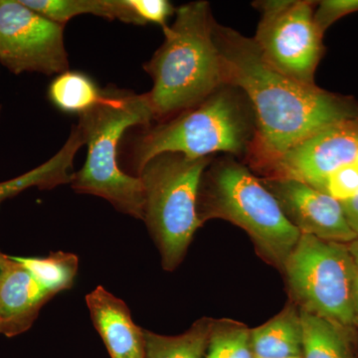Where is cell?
<instances>
[{
    "instance_id": "cell-7",
    "label": "cell",
    "mask_w": 358,
    "mask_h": 358,
    "mask_svg": "<svg viewBox=\"0 0 358 358\" xmlns=\"http://www.w3.org/2000/svg\"><path fill=\"white\" fill-rule=\"evenodd\" d=\"M355 265L346 244L301 234L285 264L289 287L303 310L350 331Z\"/></svg>"
},
{
    "instance_id": "cell-30",
    "label": "cell",
    "mask_w": 358,
    "mask_h": 358,
    "mask_svg": "<svg viewBox=\"0 0 358 358\" xmlns=\"http://www.w3.org/2000/svg\"><path fill=\"white\" fill-rule=\"evenodd\" d=\"M0 110H1V107H0Z\"/></svg>"
},
{
    "instance_id": "cell-22",
    "label": "cell",
    "mask_w": 358,
    "mask_h": 358,
    "mask_svg": "<svg viewBox=\"0 0 358 358\" xmlns=\"http://www.w3.org/2000/svg\"><path fill=\"white\" fill-rule=\"evenodd\" d=\"M128 3L138 25L152 23L162 26V29L166 27L167 20L176 10L167 0H128Z\"/></svg>"
},
{
    "instance_id": "cell-5",
    "label": "cell",
    "mask_w": 358,
    "mask_h": 358,
    "mask_svg": "<svg viewBox=\"0 0 358 358\" xmlns=\"http://www.w3.org/2000/svg\"><path fill=\"white\" fill-rule=\"evenodd\" d=\"M197 214L202 224L220 218L239 226L262 258L282 270L301 234L263 181L234 159L221 160L204 171Z\"/></svg>"
},
{
    "instance_id": "cell-2",
    "label": "cell",
    "mask_w": 358,
    "mask_h": 358,
    "mask_svg": "<svg viewBox=\"0 0 358 358\" xmlns=\"http://www.w3.org/2000/svg\"><path fill=\"white\" fill-rule=\"evenodd\" d=\"M236 92L234 87L223 86L171 119L129 129L120 148V166L138 178L148 160L166 152L190 159L249 152L255 117L250 103Z\"/></svg>"
},
{
    "instance_id": "cell-9",
    "label": "cell",
    "mask_w": 358,
    "mask_h": 358,
    "mask_svg": "<svg viewBox=\"0 0 358 358\" xmlns=\"http://www.w3.org/2000/svg\"><path fill=\"white\" fill-rule=\"evenodd\" d=\"M0 63L14 74L52 76L69 70L64 26L47 20L20 0H0Z\"/></svg>"
},
{
    "instance_id": "cell-4",
    "label": "cell",
    "mask_w": 358,
    "mask_h": 358,
    "mask_svg": "<svg viewBox=\"0 0 358 358\" xmlns=\"http://www.w3.org/2000/svg\"><path fill=\"white\" fill-rule=\"evenodd\" d=\"M154 122L147 93L109 85L93 109L79 115L78 128L88 148L86 162L74 173L71 187L110 202L117 211L143 220L145 192L141 179L120 166V148L129 129Z\"/></svg>"
},
{
    "instance_id": "cell-27",
    "label": "cell",
    "mask_w": 358,
    "mask_h": 358,
    "mask_svg": "<svg viewBox=\"0 0 358 358\" xmlns=\"http://www.w3.org/2000/svg\"><path fill=\"white\" fill-rule=\"evenodd\" d=\"M355 267L358 268V237L350 243L346 244Z\"/></svg>"
},
{
    "instance_id": "cell-23",
    "label": "cell",
    "mask_w": 358,
    "mask_h": 358,
    "mask_svg": "<svg viewBox=\"0 0 358 358\" xmlns=\"http://www.w3.org/2000/svg\"><path fill=\"white\" fill-rule=\"evenodd\" d=\"M358 192V169L355 164L339 167L329 174L324 193L339 202L352 199Z\"/></svg>"
},
{
    "instance_id": "cell-21",
    "label": "cell",
    "mask_w": 358,
    "mask_h": 358,
    "mask_svg": "<svg viewBox=\"0 0 358 358\" xmlns=\"http://www.w3.org/2000/svg\"><path fill=\"white\" fill-rule=\"evenodd\" d=\"M205 358H256L251 329L233 320H214Z\"/></svg>"
},
{
    "instance_id": "cell-31",
    "label": "cell",
    "mask_w": 358,
    "mask_h": 358,
    "mask_svg": "<svg viewBox=\"0 0 358 358\" xmlns=\"http://www.w3.org/2000/svg\"><path fill=\"white\" fill-rule=\"evenodd\" d=\"M296 358H301V357H296Z\"/></svg>"
},
{
    "instance_id": "cell-18",
    "label": "cell",
    "mask_w": 358,
    "mask_h": 358,
    "mask_svg": "<svg viewBox=\"0 0 358 358\" xmlns=\"http://www.w3.org/2000/svg\"><path fill=\"white\" fill-rule=\"evenodd\" d=\"M214 320H197L185 334L162 336L143 329L145 358H205Z\"/></svg>"
},
{
    "instance_id": "cell-14",
    "label": "cell",
    "mask_w": 358,
    "mask_h": 358,
    "mask_svg": "<svg viewBox=\"0 0 358 358\" xmlns=\"http://www.w3.org/2000/svg\"><path fill=\"white\" fill-rule=\"evenodd\" d=\"M256 358L303 357V326L300 312L288 306L262 326L251 329Z\"/></svg>"
},
{
    "instance_id": "cell-19",
    "label": "cell",
    "mask_w": 358,
    "mask_h": 358,
    "mask_svg": "<svg viewBox=\"0 0 358 358\" xmlns=\"http://www.w3.org/2000/svg\"><path fill=\"white\" fill-rule=\"evenodd\" d=\"M102 93L103 90L88 75L68 70L52 80L47 95L61 112L81 115L95 107Z\"/></svg>"
},
{
    "instance_id": "cell-6",
    "label": "cell",
    "mask_w": 358,
    "mask_h": 358,
    "mask_svg": "<svg viewBox=\"0 0 358 358\" xmlns=\"http://www.w3.org/2000/svg\"><path fill=\"white\" fill-rule=\"evenodd\" d=\"M210 162L211 157L190 159L166 152L148 160L138 174L145 192L143 221L157 245L164 270L178 267L202 226L197 199Z\"/></svg>"
},
{
    "instance_id": "cell-10",
    "label": "cell",
    "mask_w": 358,
    "mask_h": 358,
    "mask_svg": "<svg viewBox=\"0 0 358 358\" xmlns=\"http://www.w3.org/2000/svg\"><path fill=\"white\" fill-rule=\"evenodd\" d=\"M358 155V117L331 124L289 148L264 169L268 178L301 181L324 192L327 178Z\"/></svg>"
},
{
    "instance_id": "cell-17",
    "label": "cell",
    "mask_w": 358,
    "mask_h": 358,
    "mask_svg": "<svg viewBox=\"0 0 358 358\" xmlns=\"http://www.w3.org/2000/svg\"><path fill=\"white\" fill-rule=\"evenodd\" d=\"M303 326L301 358H355L348 329L300 310Z\"/></svg>"
},
{
    "instance_id": "cell-25",
    "label": "cell",
    "mask_w": 358,
    "mask_h": 358,
    "mask_svg": "<svg viewBox=\"0 0 358 358\" xmlns=\"http://www.w3.org/2000/svg\"><path fill=\"white\" fill-rule=\"evenodd\" d=\"M341 203L350 229L358 237V192L352 199L341 202Z\"/></svg>"
},
{
    "instance_id": "cell-1",
    "label": "cell",
    "mask_w": 358,
    "mask_h": 358,
    "mask_svg": "<svg viewBox=\"0 0 358 358\" xmlns=\"http://www.w3.org/2000/svg\"><path fill=\"white\" fill-rule=\"evenodd\" d=\"M224 83L246 96L255 117L249 150L264 169L301 141L336 122L358 117V106L345 96L285 76L266 62L252 38L214 25Z\"/></svg>"
},
{
    "instance_id": "cell-13",
    "label": "cell",
    "mask_w": 358,
    "mask_h": 358,
    "mask_svg": "<svg viewBox=\"0 0 358 358\" xmlns=\"http://www.w3.org/2000/svg\"><path fill=\"white\" fill-rule=\"evenodd\" d=\"M90 315L110 358H145L143 329L126 303L102 286L87 294Z\"/></svg>"
},
{
    "instance_id": "cell-12",
    "label": "cell",
    "mask_w": 358,
    "mask_h": 358,
    "mask_svg": "<svg viewBox=\"0 0 358 358\" xmlns=\"http://www.w3.org/2000/svg\"><path fill=\"white\" fill-rule=\"evenodd\" d=\"M53 298L14 257L0 278V334L13 338L27 331Z\"/></svg>"
},
{
    "instance_id": "cell-11",
    "label": "cell",
    "mask_w": 358,
    "mask_h": 358,
    "mask_svg": "<svg viewBox=\"0 0 358 358\" xmlns=\"http://www.w3.org/2000/svg\"><path fill=\"white\" fill-rule=\"evenodd\" d=\"M262 181L301 234L341 244L357 239L341 202L327 193L294 179L266 178Z\"/></svg>"
},
{
    "instance_id": "cell-3",
    "label": "cell",
    "mask_w": 358,
    "mask_h": 358,
    "mask_svg": "<svg viewBox=\"0 0 358 358\" xmlns=\"http://www.w3.org/2000/svg\"><path fill=\"white\" fill-rule=\"evenodd\" d=\"M215 23L208 2L193 1L178 7L174 22L164 28V43L143 65L154 82L147 93L152 122L171 119L226 86Z\"/></svg>"
},
{
    "instance_id": "cell-8",
    "label": "cell",
    "mask_w": 358,
    "mask_h": 358,
    "mask_svg": "<svg viewBox=\"0 0 358 358\" xmlns=\"http://www.w3.org/2000/svg\"><path fill=\"white\" fill-rule=\"evenodd\" d=\"M315 2L266 0L254 6L261 20L253 41L268 65L285 76L315 86V73L324 53L322 37L313 20Z\"/></svg>"
},
{
    "instance_id": "cell-28",
    "label": "cell",
    "mask_w": 358,
    "mask_h": 358,
    "mask_svg": "<svg viewBox=\"0 0 358 358\" xmlns=\"http://www.w3.org/2000/svg\"><path fill=\"white\" fill-rule=\"evenodd\" d=\"M9 261H10V257L6 255L0 251V278L3 274L4 270H6L7 265H8Z\"/></svg>"
},
{
    "instance_id": "cell-24",
    "label": "cell",
    "mask_w": 358,
    "mask_h": 358,
    "mask_svg": "<svg viewBox=\"0 0 358 358\" xmlns=\"http://www.w3.org/2000/svg\"><path fill=\"white\" fill-rule=\"evenodd\" d=\"M357 11L358 0H322L313 13V20L317 29L324 35L336 21Z\"/></svg>"
},
{
    "instance_id": "cell-26",
    "label": "cell",
    "mask_w": 358,
    "mask_h": 358,
    "mask_svg": "<svg viewBox=\"0 0 358 358\" xmlns=\"http://www.w3.org/2000/svg\"><path fill=\"white\" fill-rule=\"evenodd\" d=\"M352 301L355 320H357L358 326V268L357 267H355V275H353Z\"/></svg>"
},
{
    "instance_id": "cell-20",
    "label": "cell",
    "mask_w": 358,
    "mask_h": 358,
    "mask_svg": "<svg viewBox=\"0 0 358 358\" xmlns=\"http://www.w3.org/2000/svg\"><path fill=\"white\" fill-rule=\"evenodd\" d=\"M14 258L53 296L72 288L79 268V258L68 252H52L45 258Z\"/></svg>"
},
{
    "instance_id": "cell-16",
    "label": "cell",
    "mask_w": 358,
    "mask_h": 358,
    "mask_svg": "<svg viewBox=\"0 0 358 358\" xmlns=\"http://www.w3.org/2000/svg\"><path fill=\"white\" fill-rule=\"evenodd\" d=\"M24 6L47 20L65 26L76 16L91 14L108 20L134 24L126 0H20Z\"/></svg>"
},
{
    "instance_id": "cell-29",
    "label": "cell",
    "mask_w": 358,
    "mask_h": 358,
    "mask_svg": "<svg viewBox=\"0 0 358 358\" xmlns=\"http://www.w3.org/2000/svg\"><path fill=\"white\" fill-rule=\"evenodd\" d=\"M353 164H355V166H357V167L358 169V155H357V159H355V162H353Z\"/></svg>"
},
{
    "instance_id": "cell-15",
    "label": "cell",
    "mask_w": 358,
    "mask_h": 358,
    "mask_svg": "<svg viewBox=\"0 0 358 358\" xmlns=\"http://www.w3.org/2000/svg\"><path fill=\"white\" fill-rule=\"evenodd\" d=\"M83 141L76 134H71L65 145L41 166L17 178L0 182V203L24 192L28 188L52 189L59 185L71 183L74 173L73 164Z\"/></svg>"
}]
</instances>
